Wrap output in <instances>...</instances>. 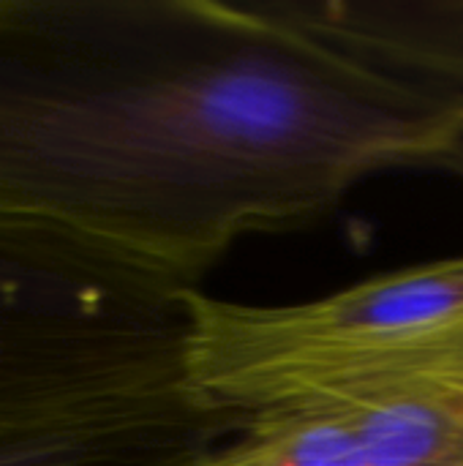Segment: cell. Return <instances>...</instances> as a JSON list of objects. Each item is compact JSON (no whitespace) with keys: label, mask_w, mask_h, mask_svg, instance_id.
Here are the masks:
<instances>
[{"label":"cell","mask_w":463,"mask_h":466,"mask_svg":"<svg viewBox=\"0 0 463 466\" xmlns=\"http://www.w3.org/2000/svg\"><path fill=\"white\" fill-rule=\"evenodd\" d=\"M199 466H463V404L349 401L257 415Z\"/></svg>","instance_id":"4"},{"label":"cell","mask_w":463,"mask_h":466,"mask_svg":"<svg viewBox=\"0 0 463 466\" xmlns=\"http://www.w3.org/2000/svg\"><path fill=\"white\" fill-rule=\"evenodd\" d=\"M463 175V101L267 0H0V216L186 284L390 172Z\"/></svg>","instance_id":"1"},{"label":"cell","mask_w":463,"mask_h":466,"mask_svg":"<svg viewBox=\"0 0 463 466\" xmlns=\"http://www.w3.org/2000/svg\"><path fill=\"white\" fill-rule=\"evenodd\" d=\"M188 382L237 423L317 404H463V254L281 306L196 289Z\"/></svg>","instance_id":"2"},{"label":"cell","mask_w":463,"mask_h":466,"mask_svg":"<svg viewBox=\"0 0 463 466\" xmlns=\"http://www.w3.org/2000/svg\"><path fill=\"white\" fill-rule=\"evenodd\" d=\"M338 49L463 101V0H267Z\"/></svg>","instance_id":"6"},{"label":"cell","mask_w":463,"mask_h":466,"mask_svg":"<svg viewBox=\"0 0 463 466\" xmlns=\"http://www.w3.org/2000/svg\"><path fill=\"white\" fill-rule=\"evenodd\" d=\"M237 429L177 388L0 426V466H199Z\"/></svg>","instance_id":"5"},{"label":"cell","mask_w":463,"mask_h":466,"mask_svg":"<svg viewBox=\"0 0 463 466\" xmlns=\"http://www.w3.org/2000/svg\"><path fill=\"white\" fill-rule=\"evenodd\" d=\"M199 287L0 216V426L191 388Z\"/></svg>","instance_id":"3"}]
</instances>
